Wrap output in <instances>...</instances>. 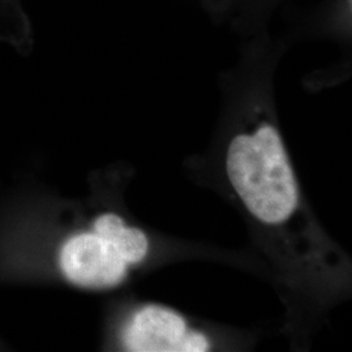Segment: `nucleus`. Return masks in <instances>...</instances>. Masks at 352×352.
Segmentation results:
<instances>
[{"label": "nucleus", "instance_id": "4", "mask_svg": "<svg viewBox=\"0 0 352 352\" xmlns=\"http://www.w3.org/2000/svg\"><path fill=\"white\" fill-rule=\"evenodd\" d=\"M94 232L107 240L128 266L145 260L149 252V239L144 231L128 226L124 219L113 213L100 215L94 221Z\"/></svg>", "mask_w": 352, "mask_h": 352}, {"label": "nucleus", "instance_id": "2", "mask_svg": "<svg viewBox=\"0 0 352 352\" xmlns=\"http://www.w3.org/2000/svg\"><path fill=\"white\" fill-rule=\"evenodd\" d=\"M123 344L133 352H205L210 340L188 327L184 317L162 305L149 304L138 309L122 334Z\"/></svg>", "mask_w": 352, "mask_h": 352}, {"label": "nucleus", "instance_id": "1", "mask_svg": "<svg viewBox=\"0 0 352 352\" xmlns=\"http://www.w3.org/2000/svg\"><path fill=\"white\" fill-rule=\"evenodd\" d=\"M226 174L252 217L270 231L295 235L305 226V208L289 154L270 123L240 132L226 151Z\"/></svg>", "mask_w": 352, "mask_h": 352}, {"label": "nucleus", "instance_id": "3", "mask_svg": "<svg viewBox=\"0 0 352 352\" xmlns=\"http://www.w3.org/2000/svg\"><path fill=\"white\" fill-rule=\"evenodd\" d=\"M64 277L76 286L109 289L122 283L128 265L97 232H81L64 243L59 256Z\"/></svg>", "mask_w": 352, "mask_h": 352}]
</instances>
